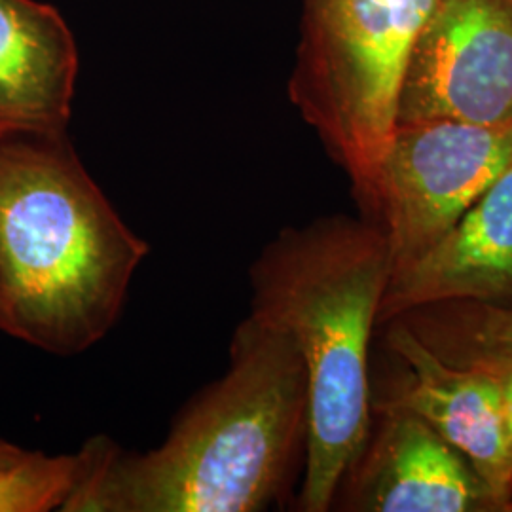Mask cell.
I'll list each match as a JSON object with an SVG mask.
<instances>
[{
    "instance_id": "1",
    "label": "cell",
    "mask_w": 512,
    "mask_h": 512,
    "mask_svg": "<svg viewBox=\"0 0 512 512\" xmlns=\"http://www.w3.org/2000/svg\"><path fill=\"white\" fill-rule=\"evenodd\" d=\"M308 416L306 368L291 336L249 313L226 372L184 404L158 448L84 442L82 475L61 512L268 511L304 467Z\"/></svg>"
},
{
    "instance_id": "2",
    "label": "cell",
    "mask_w": 512,
    "mask_h": 512,
    "mask_svg": "<svg viewBox=\"0 0 512 512\" xmlns=\"http://www.w3.org/2000/svg\"><path fill=\"white\" fill-rule=\"evenodd\" d=\"M147 241L118 215L69 135L0 137V330L52 355L101 342Z\"/></svg>"
},
{
    "instance_id": "3",
    "label": "cell",
    "mask_w": 512,
    "mask_h": 512,
    "mask_svg": "<svg viewBox=\"0 0 512 512\" xmlns=\"http://www.w3.org/2000/svg\"><path fill=\"white\" fill-rule=\"evenodd\" d=\"M391 275L384 230L363 215H327L287 226L251 266V313L291 336L308 378V448L298 511H330L365 444L370 344Z\"/></svg>"
},
{
    "instance_id": "4",
    "label": "cell",
    "mask_w": 512,
    "mask_h": 512,
    "mask_svg": "<svg viewBox=\"0 0 512 512\" xmlns=\"http://www.w3.org/2000/svg\"><path fill=\"white\" fill-rule=\"evenodd\" d=\"M439 0H304L289 97L357 205L399 124L404 74Z\"/></svg>"
},
{
    "instance_id": "5",
    "label": "cell",
    "mask_w": 512,
    "mask_h": 512,
    "mask_svg": "<svg viewBox=\"0 0 512 512\" xmlns=\"http://www.w3.org/2000/svg\"><path fill=\"white\" fill-rule=\"evenodd\" d=\"M512 160V122L397 124L361 215L384 230L393 274L416 262Z\"/></svg>"
},
{
    "instance_id": "6",
    "label": "cell",
    "mask_w": 512,
    "mask_h": 512,
    "mask_svg": "<svg viewBox=\"0 0 512 512\" xmlns=\"http://www.w3.org/2000/svg\"><path fill=\"white\" fill-rule=\"evenodd\" d=\"M512 122V0H439L404 74L399 124Z\"/></svg>"
},
{
    "instance_id": "7",
    "label": "cell",
    "mask_w": 512,
    "mask_h": 512,
    "mask_svg": "<svg viewBox=\"0 0 512 512\" xmlns=\"http://www.w3.org/2000/svg\"><path fill=\"white\" fill-rule=\"evenodd\" d=\"M370 429L332 509L355 512H501L463 454L410 408L370 397Z\"/></svg>"
},
{
    "instance_id": "8",
    "label": "cell",
    "mask_w": 512,
    "mask_h": 512,
    "mask_svg": "<svg viewBox=\"0 0 512 512\" xmlns=\"http://www.w3.org/2000/svg\"><path fill=\"white\" fill-rule=\"evenodd\" d=\"M384 327L387 348L408 368L404 382L387 399L416 412L463 454L505 512L512 499V454L492 374L478 366L448 363L403 319Z\"/></svg>"
},
{
    "instance_id": "9",
    "label": "cell",
    "mask_w": 512,
    "mask_h": 512,
    "mask_svg": "<svg viewBox=\"0 0 512 512\" xmlns=\"http://www.w3.org/2000/svg\"><path fill=\"white\" fill-rule=\"evenodd\" d=\"M444 302L512 308V160L425 255L391 275L378 327Z\"/></svg>"
},
{
    "instance_id": "10",
    "label": "cell",
    "mask_w": 512,
    "mask_h": 512,
    "mask_svg": "<svg viewBox=\"0 0 512 512\" xmlns=\"http://www.w3.org/2000/svg\"><path fill=\"white\" fill-rule=\"evenodd\" d=\"M76 78L78 50L59 10L0 0V137L67 133Z\"/></svg>"
},
{
    "instance_id": "11",
    "label": "cell",
    "mask_w": 512,
    "mask_h": 512,
    "mask_svg": "<svg viewBox=\"0 0 512 512\" xmlns=\"http://www.w3.org/2000/svg\"><path fill=\"white\" fill-rule=\"evenodd\" d=\"M452 365L488 355H512V308L482 302H444L401 317Z\"/></svg>"
},
{
    "instance_id": "12",
    "label": "cell",
    "mask_w": 512,
    "mask_h": 512,
    "mask_svg": "<svg viewBox=\"0 0 512 512\" xmlns=\"http://www.w3.org/2000/svg\"><path fill=\"white\" fill-rule=\"evenodd\" d=\"M80 475V452L46 456L27 450L0 465V512L63 511Z\"/></svg>"
},
{
    "instance_id": "13",
    "label": "cell",
    "mask_w": 512,
    "mask_h": 512,
    "mask_svg": "<svg viewBox=\"0 0 512 512\" xmlns=\"http://www.w3.org/2000/svg\"><path fill=\"white\" fill-rule=\"evenodd\" d=\"M461 366H478L492 374L497 389H499L505 433H507L512 454V355H488V357H480V359Z\"/></svg>"
},
{
    "instance_id": "14",
    "label": "cell",
    "mask_w": 512,
    "mask_h": 512,
    "mask_svg": "<svg viewBox=\"0 0 512 512\" xmlns=\"http://www.w3.org/2000/svg\"><path fill=\"white\" fill-rule=\"evenodd\" d=\"M25 452H27V450H23L21 446H16V444L6 442V440H0V465L21 458Z\"/></svg>"
},
{
    "instance_id": "15",
    "label": "cell",
    "mask_w": 512,
    "mask_h": 512,
    "mask_svg": "<svg viewBox=\"0 0 512 512\" xmlns=\"http://www.w3.org/2000/svg\"><path fill=\"white\" fill-rule=\"evenodd\" d=\"M505 512H512V499L507 503V507H505Z\"/></svg>"
}]
</instances>
